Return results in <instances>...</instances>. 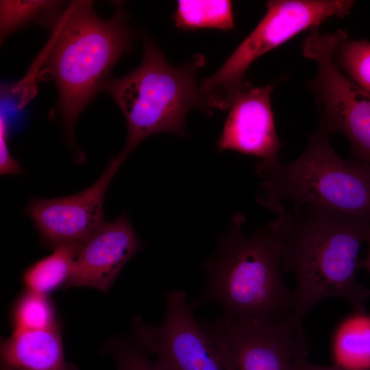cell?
Instances as JSON below:
<instances>
[{
    "label": "cell",
    "mask_w": 370,
    "mask_h": 370,
    "mask_svg": "<svg viewBox=\"0 0 370 370\" xmlns=\"http://www.w3.org/2000/svg\"><path fill=\"white\" fill-rule=\"evenodd\" d=\"M206 63L203 55L195 54L185 64L173 67L156 43L147 39L140 64L103 83L101 90L112 96L127 123V141L116 156L121 163L149 136L170 132L185 136V121L192 109L209 115L197 85V73Z\"/></svg>",
    "instance_id": "277c9868"
},
{
    "label": "cell",
    "mask_w": 370,
    "mask_h": 370,
    "mask_svg": "<svg viewBox=\"0 0 370 370\" xmlns=\"http://www.w3.org/2000/svg\"><path fill=\"white\" fill-rule=\"evenodd\" d=\"M122 163L112 158L97 181L71 195L32 201L27 212L42 245L83 243L104 223L103 201L108 187Z\"/></svg>",
    "instance_id": "30bf717a"
},
{
    "label": "cell",
    "mask_w": 370,
    "mask_h": 370,
    "mask_svg": "<svg viewBox=\"0 0 370 370\" xmlns=\"http://www.w3.org/2000/svg\"><path fill=\"white\" fill-rule=\"evenodd\" d=\"M104 350L112 358L116 370H162L134 340L112 339Z\"/></svg>",
    "instance_id": "ffe728a7"
},
{
    "label": "cell",
    "mask_w": 370,
    "mask_h": 370,
    "mask_svg": "<svg viewBox=\"0 0 370 370\" xmlns=\"http://www.w3.org/2000/svg\"><path fill=\"white\" fill-rule=\"evenodd\" d=\"M352 0H271L255 29L223 66L199 86L206 108L228 109L236 92L250 82L246 73L254 60L300 32L312 29L331 17L350 14Z\"/></svg>",
    "instance_id": "8992f818"
},
{
    "label": "cell",
    "mask_w": 370,
    "mask_h": 370,
    "mask_svg": "<svg viewBox=\"0 0 370 370\" xmlns=\"http://www.w3.org/2000/svg\"><path fill=\"white\" fill-rule=\"evenodd\" d=\"M336 42V32L323 34L318 27L304 40L303 54L317 69L308 88L315 99L319 125L328 134L345 135L356 160L370 167V93L336 66L332 58Z\"/></svg>",
    "instance_id": "ba28073f"
},
{
    "label": "cell",
    "mask_w": 370,
    "mask_h": 370,
    "mask_svg": "<svg viewBox=\"0 0 370 370\" xmlns=\"http://www.w3.org/2000/svg\"><path fill=\"white\" fill-rule=\"evenodd\" d=\"M60 1L34 0L0 1L1 41L8 35L32 22L45 25L56 17L64 8Z\"/></svg>",
    "instance_id": "e0dca14e"
},
{
    "label": "cell",
    "mask_w": 370,
    "mask_h": 370,
    "mask_svg": "<svg viewBox=\"0 0 370 370\" xmlns=\"http://www.w3.org/2000/svg\"><path fill=\"white\" fill-rule=\"evenodd\" d=\"M328 135L319 125L295 160L257 171V201L277 214L291 202L293 211L311 206L370 220V167L338 156Z\"/></svg>",
    "instance_id": "5b68a950"
},
{
    "label": "cell",
    "mask_w": 370,
    "mask_h": 370,
    "mask_svg": "<svg viewBox=\"0 0 370 370\" xmlns=\"http://www.w3.org/2000/svg\"><path fill=\"white\" fill-rule=\"evenodd\" d=\"M308 352H304L297 358L294 370H352L337 365L323 366L312 363L308 359Z\"/></svg>",
    "instance_id": "7402d4cb"
},
{
    "label": "cell",
    "mask_w": 370,
    "mask_h": 370,
    "mask_svg": "<svg viewBox=\"0 0 370 370\" xmlns=\"http://www.w3.org/2000/svg\"><path fill=\"white\" fill-rule=\"evenodd\" d=\"M337 365L354 370L370 365V315L354 312L337 326L332 339Z\"/></svg>",
    "instance_id": "9a60e30c"
},
{
    "label": "cell",
    "mask_w": 370,
    "mask_h": 370,
    "mask_svg": "<svg viewBox=\"0 0 370 370\" xmlns=\"http://www.w3.org/2000/svg\"><path fill=\"white\" fill-rule=\"evenodd\" d=\"M336 33L333 60L350 80L370 93V41L354 40L342 29Z\"/></svg>",
    "instance_id": "d6986e66"
},
{
    "label": "cell",
    "mask_w": 370,
    "mask_h": 370,
    "mask_svg": "<svg viewBox=\"0 0 370 370\" xmlns=\"http://www.w3.org/2000/svg\"><path fill=\"white\" fill-rule=\"evenodd\" d=\"M82 244L58 245L51 254L27 267L22 275L25 289L49 295L60 287L64 288Z\"/></svg>",
    "instance_id": "5bb4252c"
},
{
    "label": "cell",
    "mask_w": 370,
    "mask_h": 370,
    "mask_svg": "<svg viewBox=\"0 0 370 370\" xmlns=\"http://www.w3.org/2000/svg\"><path fill=\"white\" fill-rule=\"evenodd\" d=\"M184 290L164 294V315L157 325L132 320L133 340L162 370H225L212 340L197 321Z\"/></svg>",
    "instance_id": "9c48e42d"
},
{
    "label": "cell",
    "mask_w": 370,
    "mask_h": 370,
    "mask_svg": "<svg viewBox=\"0 0 370 370\" xmlns=\"http://www.w3.org/2000/svg\"><path fill=\"white\" fill-rule=\"evenodd\" d=\"M10 319L13 331L61 327L56 309L49 295L26 289L14 301Z\"/></svg>",
    "instance_id": "ac0fdd59"
},
{
    "label": "cell",
    "mask_w": 370,
    "mask_h": 370,
    "mask_svg": "<svg viewBox=\"0 0 370 370\" xmlns=\"http://www.w3.org/2000/svg\"><path fill=\"white\" fill-rule=\"evenodd\" d=\"M245 217L232 218L215 252L202 264L203 292L193 308L216 304L227 317H280L293 314V291L282 277L281 247L273 221L245 235Z\"/></svg>",
    "instance_id": "3957f363"
},
{
    "label": "cell",
    "mask_w": 370,
    "mask_h": 370,
    "mask_svg": "<svg viewBox=\"0 0 370 370\" xmlns=\"http://www.w3.org/2000/svg\"><path fill=\"white\" fill-rule=\"evenodd\" d=\"M175 26L181 29L215 28L232 30L234 16L230 1L180 0L173 16Z\"/></svg>",
    "instance_id": "2e32d148"
},
{
    "label": "cell",
    "mask_w": 370,
    "mask_h": 370,
    "mask_svg": "<svg viewBox=\"0 0 370 370\" xmlns=\"http://www.w3.org/2000/svg\"><path fill=\"white\" fill-rule=\"evenodd\" d=\"M1 370H78L66 359L61 327L14 330L1 341Z\"/></svg>",
    "instance_id": "4fadbf2b"
},
{
    "label": "cell",
    "mask_w": 370,
    "mask_h": 370,
    "mask_svg": "<svg viewBox=\"0 0 370 370\" xmlns=\"http://www.w3.org/2000/svg\"><path fill=\"white\" fill-rule=\"evenodd\" d=\"M275 84L254 87L251 83L232 97L217 143L219 150H232L260 159L256 171L281 162L282 143L278 136L271 96Z\"/></svg>",
    "instance_id": "8fae6325"
},
{
    "label": "cell",
    "mask_w": 370,
    "mask_h": 370,
    "mask_svg": "<svg viewBox=\"0 0 370 370\" xmlns=\"http://www.w3.org/2000/svg\"><path fill=\"white\" fill-rule=\"evenodd\" d=\"M92 4L72 1L50 21V39L40 58L58 87V109L69 137L82 110L132 47L123 10L118 8L110 19L102 20Z\"/></svg>",
    "instance_id": "7a4b0ae2"
},
{
    "label": "cell",
    "mask_w": 370,
    "mask_h": 370,
    "mask_svg": "<svg viewBox=\"0 0 370 370\" xmlns=\"http://www.w3.org/2000/svg\"><path fill=\"white\" fill-rule=\"evenodd\" d=\"M6 122L1 114L0 119V173L1 175L21 174L22 169L18 161L14 160L8 146Z\"/></svg>",
    "instance_id": "44dd1931"
},
{
    "label": "cell",
    "mask_w": 370,
    "mask_h": 370,
    "mask_svg": "<svg viewBox=\"0 0 370 370\" xmlns=\"http://www.w3.org/2000/svg\"><path fill=\"white\" fill-rule=\"evenodd\" d=\"M273 223L278 236L284 271L293 273V314L300 321L319 302L342 297L354 312H365L370 291L358 279L362 244L370 220L308 206L286 209Z\"/></svg>",
    "instance_id": "6da1fadb"
},
{
    "label": "cell",
    "mask_w": 370,
    "mask_h": 370,
    "mask_svg": "<svg viewBox=\"0 0 370 370\" xmlns=\"http://www.w3.org/2000/svg\"><path fill=\"white\" fill-rule=\"evenodd\" d=\"M142 248L125 214L105 222L82 244L64 288L88 287L106 293L125 264Z\"/></svg>",
    "instance_id": "7c38bea8"
},
{
    "label": "cell",
    "mask_w": 370,
    "mask_h": 370,
    "mask_svg": "<svg viewBox=\"0 0 370 370\" xmlns=\"http://www.w3.org/2000/svg\"><path fill=\"white\" fill-rule=\"evenodd\" d=\"M199 323L219 352L225 370H294L308 352L302 321L280 317L219 316Z\"/></svg>",
    "instance_id": "52a82bcc"
},
{
    "label": "cell",
    "mask_w": 370,
    "mask_h": 370,
    "mask_svg": "<svg viewBox=\"0 0 370 370\" xmlns=\"http://www.w3.org/2000/svg\"><path fill=\"white\" fill-rule=\"evenodd\" d=\"M366 242L368 245L367 251L365 257L361 260L360 269H364L370 273V234Z\"/></svg>",
    "instance_id": "603a6c76"
}]
</instances>
